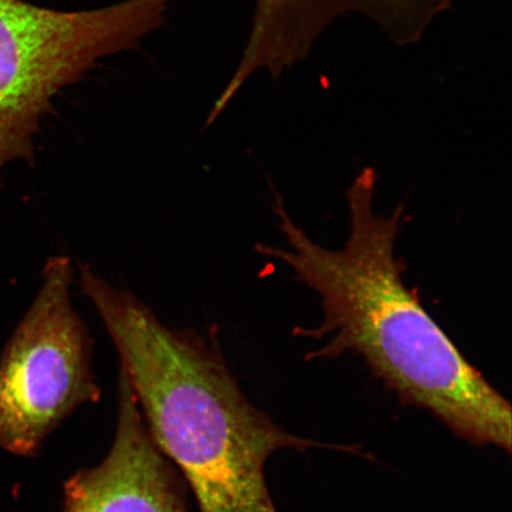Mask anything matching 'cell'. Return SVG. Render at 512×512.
<instances>
[{"instance_id": "obj_1", "label": "cell", "mask_w": 512, "mask_h": 512, "mask_svg": "<svg viewBox=\"0 0 512 512\" xmlns=\"http://www.w3.org/2000/svg\"><path fill=\"white\" fill-rule=\"evenodd\" d=\"M376 172L367 168L347 192L350 233L341 249L320 246L291 219L280 197L274 206L287 247L259 245L317 293L322 325L294 335L328 338L307 360L361 356L371 373L406 405L424 408L456 437L510 454L511 406L440 328L405 281L395 245L402 204L375 210Z\"/></svg>"}, {"instance_id": "obj_2", "label": "cell", "mask_w": 512, "mask_h": 512, "mask_svg": "<svg viewBox=\"0 0 512 512\" xmlns=\"http://www.w3.org/2000/svg\"><path fill=\"white\" fill-rule=\"evenodd\" d=\"M79 283L120 358L160 452L191 486L200 512H278L266 464L280 450L325 445L288 433L243 395L215 342L177 331L131 292L81 264Z\"/></svg>"}, {"instance_id": "obj_3", "label": "cell", "mask_w": 512, "mask_h": 512, "mask_svg": "<svg viewBox=\"0 0 512 512\" xmlns=\"http://www.w3.org/2000/svg\"><path fill=\"white\" fill-rule=\"evenodd\" d=\"M171 2L57 11L0 0V189L6 165L34 163V139L54 96L104 57L136 47L162 25Z\"/></svg>"}, {"instance_id": "obj_4", "label": "cell", "mask_w": 512, "mask_h": 512, "mask_svg": "<svg viewBox=\"0 0 512 512\" xmlns=\"http://www.w3.org/2000/svg\"><path fill=\"white\" fill-rule=\"evenodd\" d=\"M43 283L0 357V447L34 457L75 409L98 402L92 341L72 302L68 256L48 259Z\"/></svg>"}, {"instance_id": "obj_5", "label": "cell", "mask_w": 512, "mask_h": 512, "mask_svg": "<svg viewBox=\"0 0 512 512\" xmlns=\"http://www.w3.org/2000/svg\"><path fill=\"white\" fill-rule=\"evenodd\" d=\"M62 512H188L181 477L152 439L123 374L111 451L64 483Z\"/></svg>"}, {"instance_id": "obj_6", "label": "cell", "mask_w": 512, "mask_h": 512, "mask_svg": "<svg viewBox=\"0 0 512 512\" xmlns=\"http://www.w3.org/2000/svg\"><path fill=\"white\" fill-rule=\"evenodd\" d=\"M431 0H256L252 34L280 47H309L338 17L360 15L392 27Z\"/></svg>"}]
</instances>
